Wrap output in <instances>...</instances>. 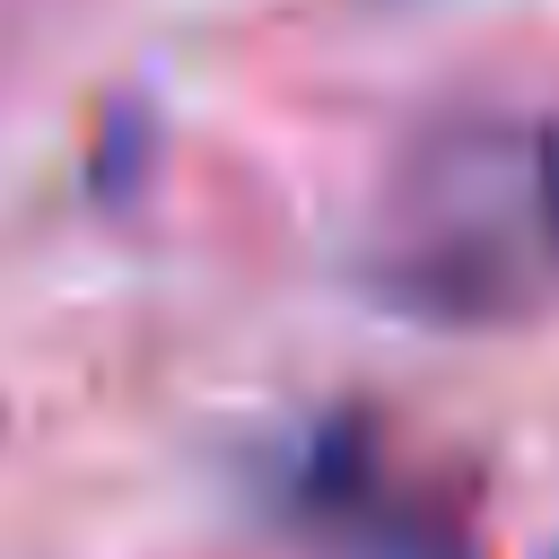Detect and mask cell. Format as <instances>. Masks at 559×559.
Returning a JSON list of instances; mask_svg holds the SVG:
<instances>
[{"label":"cell","mask_w":559,"mask_h":559,"mask_svg":"<svg viewBox=\"0 0 559 559\" xmlns=\"http://www.w3.org/2000/svg\"><path fill=\"white\" fill-rule=\"evenodd\" d=\"M393 297L437 323L524 314L559 280V131H472L411 166L384 227Z\"/></svg>","instance_id":"6da1fadb"},{"label":"cell","mask_w":559,"mask_h":559,"mask_svg":"<svg viewBox=\"0 0 559 559\" xmlns=\"http://www.w3.org/2000/svg\"><path fill=\"white\" fill-rule=\"evenodd\" d=\"M288 515L314 559H480L472 472L411 445L376 411H341L297 454Z\"/></svg>","instance_id":"7a4b0ae2"}]
</instances>
